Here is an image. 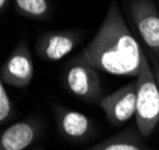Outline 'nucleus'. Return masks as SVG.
I'll use <instances>...</instances> for the list:
<instances>
[{
  "label": "nucleus",
  "instance_id": "obj_16",
  "mask_svg": "<svg viewBox=\"0 0 159 150\" xmlns=\"http://www.w3.org/2000/svg\"><path fill=\"white\" fill-rule=\"evenodd\" d=\"M158 10H159V0H158Z\"/></svg>",
  "mask_w": 159,
  "mask_h": 150
},
{
  "label": "nucleus",
  "instance_id": "obj_1",
  "mask_svg": "<svg viewBox=\"0 0 159 150\" xmlns=\"http://www.w3.org/2000/svg\"><path fill=\"white\" fill-rule=\"evenodd\" d=\"M79 54L97 71L134 78L139 76L146 56L116 0H110L102 24Z\"/></svg>",
  "mask_w": 159,
  "mask_h": 150
},
{
  "label": "nucleus",
  "instance_id": "obj_7",
  "mask_svg": "<svg viewBox=\"0 0 159 150\" xmlns=\"http://www.w3.org/2000/svg\"><path fill=\"white\" fill-rule=\"evenodd\" d=\"M84 39L80 30H59L41 34L36 41V53L46 61H59L68 56Z\"/></svg>",
  "mask_w": 159,
  "mask_h": 150
},
{
  "label": "nucleus",
  "instance_id": "obj_10",
  "mask_svg": "<svg viewBox=\"0 0 159 150\" xmlns=\"http://www.w3.org/2000/svg\"><path fill=\"white\" fill-rule=\"evenodd\" d=\"M143 138L136 125H132L84 150H154Z\"/></svg>",
  "mask_w": 159,
  "mask_h": 150
},
{
  "label": "nucleus",
  "instance_id": "obj_11",
  "mask_svg": "<svg viewBox=\"0 0 159 150\" xmlns=\"http://www.w3.org/2000/svg\"><path fill=\"white\" fill-rule=\"evenodd\" d=\"M16 11L23 17L44 21L50 15V4L48 0H15Z\"/></svg>",
  "mask_w": 159,
  "mask_h": 150
},
{
  "label": "nucleus",
  "instance_id": "obj_6",
  "mask_svg": "<svg viewBox=\"0 0 159 150\" xmlns=\"http://www.w3.org/2000/svg\"><path fill=\"white\" fill-rule=\"evenodd\" d=\"M111 126H121L135 117L136 78L111 94L103 95L98 103Z\"/></svg>",
  "mask_w": 159,
  "mask_h": 150
},
{
  "label": "nucleus",
  "instance_id": "obj_13",
  "mask_svg": "<svg viewBox=\"0 0 159 150\" xmlns=\"http://www.w3.org/2000/svg\"><path fill=\"white\" fill-rule=\"evenodd\" d=\"M8 1H10V0H0V13L5 10L6 5L8 4Z\"/></svg>",
  "mask_w": 159,
  "mask_h": 150
},
{
  "label": "nucleus",
  "instance_id": "obj_14",
  "mask_svg": "<svg viewBox=\"0 0 159 150\" xmlns=\"http://www.w3.org/2000/svg\"><path fill=\"white\" fill-rule=\"evenodd\" d=\"M31 150H44V149H43V147L39 145V147H35V148H34V149H31Z\"/></svg>",
  "mask_w": 159,
  "mask_h": 150
},
{
  "label": "nucleus",
  "instance_id": "obj_2",
  "mask_svg": "<svg viewBox=\"0 0 159 150\" xmlns=\"http://www.w3.org/2000/svg\"><path fill=\"white\" fill-rule=\"evenodd\" d=\"M159 124V82L154 69L145 56L143 69L136 77L135 125L143 138L150 137Z\"/></svg>",
  "mask_w": 159,
  "mask_h": 150
},
{
  "label": "nucleus",
  "instance_id": "obj_3",
  "mask_svg": "<svg viewBox=\"0 0 159 150\" xmlns=\"http://www.w3.org/2000/svg\"><path fill=\"white\" fill-rule=\"evenodd\" d=\"M64 79L68 91L78 99L99 103L103 97V87L98 71L78 54L66 64Z\"/></svg>",
  "mask_w": 159,
  "mask_h": 150
},
{
  "label": "nucleus",
  "instance_id": "obj_5",
  "mask_svg": "<svg viewBox=\"0 0 159 150\" xmlns=\"http://www.w3.org/2000/svg\"><path fill=\"white\" fill-rule=\"evenodd\" d=\"M34 61L26 39L20 40L7 56L0 69V77L4 84L25 89L30 85L34 77Z\"/></svg>",
  "mask_w": 159,
  "mask_h": 150
},
{
  "label": "nucleus",
  "instance_id": "obj_9",
  "mask_svg": "<svg viewBox=\"0 0 159 150\" xmlns=\"http://www.w3.org/2000/svg\"><path fill=\"white\" fill-rule=\"evenodd\" d=\"M43 133V121L36 117L24 119L0 132V150H25Z\"/></svg>",
  "mask_w": 159,
  "mask_h": 150
},
{
  "label": "nucleus",
  "instance_id": "obj_8",
  "mask_svg": "<svg viewBox=\"0 0 159 150\" xmlns=\"http://www.w3.org/2000/svg\"><path fill=\"white\" fill-rule=\"evenodd\" d=\"M54 119L59 133L70 142L83 143L91 139L96 133L93 121L81 112L55 106Z\"/></svg>",
  "mask_w": 159,
  "mask_h": 150
},
{
  "label": "nucleus",
  "instance_id": "obj_4",
  "mask_svg": "<svg viewBox=\"0 0 159 150\" xmlns=\"http://www.w3.org/2000/svg\"><path fill=\"white\" fill-rule=\"evenodd\" d=\"M128 16L152 56L159 59V10L154 0H130Z\"/></svg>",
  "mask_w": 159,
  "mask_h": 150
},
{
  "label": "nucleus",
  "instance_id": "obj_15",
  "mask_svg": "<svg viewBox=\"0 0 159 150\" xmlns=\"http://www.w3.org/2000/svg\"><path fill=\"white\" fill-rule=\"evenodd\" d=\"M154 71H156V75H157V79H158V82H159V72L157 71L156 69H154Z\"/></svg>",
  "mask_w": 159,
  "mask_h": 150
},
{
  "label": "nucleus",
  "instance_id": "obj_12",
  "mask_svg": "<svg viewBox=\"0 0 159 150\" xmlns=\"http://www.w3.org/2000/svg\"><path fill=\"white\" fill-rule=\"evenodd\" d=\"M15 115V106L5 89V84L0 77V126L6 124Z\"/></svg>",
  "mask_w": 159,
  "mask_h": 150
}]
</instances>
